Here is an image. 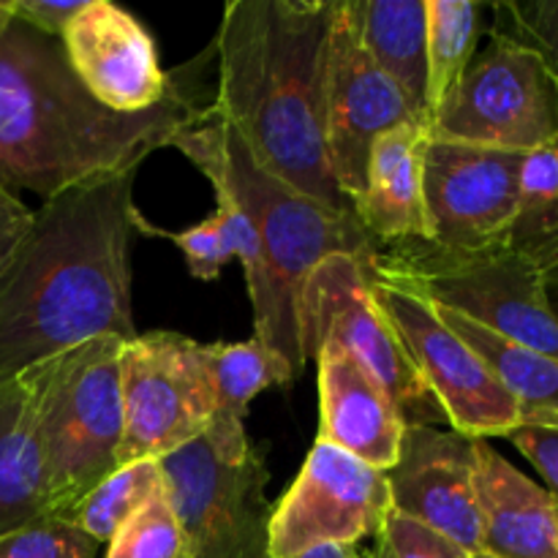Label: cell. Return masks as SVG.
<instances>
[{
  "instance_id": "cell-36",
  "label": "cell",
  "mask_w": 558,
  "mask_h": 558,
  "mask_svg": "<svg viewBox=\"0 0 558 558\" xmlns=\"http://www.w3.org/2000/svg\"><path fill=\"white\" fill-rule=\"evenodd\" d=\"M11 20H14V0H0V36L11 25Z\"/></svg>"
},
{
  "instance_id": "cell-1",
  "label": "cell",
  "mask_w": 558,
  "mask_h": 558,
  "mask_svg": "<svg viewBox=\"0 0 558 558\" xmlns=\"http://www.w3.org/2000/svg\"><path fill=\"white\" fill-rule=\"evenodd\" d=\"M140 167L60 191L0 276V376H16L90 338L134 341L131 243Z\"/></svg>"
},
{
  "instance_id": "cell-17",
  "label": "cell",
  "mask_w": 558,
  "mask_h": 558,
  "mask_svg": "<svg viewBox=\"0 0 558 558\" xmlns=\"http://www.w3.org/2000/svg\"><path fill=\"white\" fill-rule=\"evenodd\" d=\"M319 365V439L387 472L398 461L407 423L381 381L336 341L314 354Z\"/></svg>"
},
{
  "instance_id": "cell-29",
  "label": "cell",
  "mask_w": 558,
  "mask_h": 558,
  "mask_svg": "<svg viewBox=\"0 0 558 558\" xmlns=\"http://www.w3.org/2000/svg\"><path fill=\"white\" fill-rule=\"evenodd\" d=\"M140 232L153 234V238L172 240L183 251L189 272L194 278H199V281H216L223 267L232 259H238L232 238L227 232V223H223V218L218 213H210L205 221L185 229V232H163V229L153 227L145 218H140Z\"/></svg>"
},
{
  "instance_id": "cell-38",
  "label": "cell",
  "mask_w": 558,
  "mask_h": 558,
  "mask_svg": "<svg viewBox=\"0 0 558 558\" xmlns=\"http://www.w3.org/2000/svg\"><path fill=\"white\" fill-rule=\"evenodd\" d=\"M472 558H496V556H488V554H474Z\"/></svg>"
},
{
  "instance_id": "cell-33",
  "label": "cell",
  "mask_w": 558,
  "mask_h": 558,
  "mask_svg": "<svg viewBox=\"0 0 558 558\" xmlns=\"http://www.w3.org/2000/svg\"><path fill=\"white\" fill-rule=\"evenodd\" d=\"M33 221V210L20 199L16 194H11L9 189L0 185V276H3L5 265L14 256L16 245L22 243V238L27 234Z\"/></svg>"
},
{
  "instance_id": "cell-12",
  "label": "cell",
  "mask_w": 558,
  "mask_h": 558,
  "mask_svg": "<svg viewBox=\"0 0 558 558\" xmlns=\"http://www.w3.org/2000/svg\"><path fill=\"white\" fill-rule=\"evenodd\" d=\"M371 289L452 430L488 441V436H510L521 428L510 392L480 354L439 319L434 305L390 283L371 281Z\"/></svg>"
},
{
  "instance_id": "cell-22",
  "label": "cell",
  "mask_w": 558,
  "mask_h": 558,
  "mask_svg": "<svg viewBox=\"0 0 558 558\" xmlns=\"http://www.w3.org/2000/svg\"><path fill=\"white\" fill-rule=\"evenodd\" d=\"M439 319L466 341L515 401L521 425L558 430V360L518 347L452 311L434 305Z\"/></svg>"
},
{
  "instance_id": "cell-13",
  "label": "cell",
  "mask_w": 558,
  "mask_h": 558,
  "mask_svg": "<svg viewBox=\"0 0 558 558\" xmlns=\"http://www.w3.org/2000/svg\"><path fill=\"white\" fill-rule=\"evenodd\" d=\"M409 123L423 125L401 87L365 49L360 0H336L327 65V153L332 178L352 205L365 191L376 140Z\"/></svg>"
},
{
  "instance_id": "cell-28",
  "label": "cell",
  "mask_w": 558,
  "mask_h": 558,
  "mask_svg": "<svg viewBox=\"0 0 558 558\" xmlns=\"http://www.w3.org/2000/svg\"><path fill=\"white\" fill-rule=\"evenodd\" d=\"M98 545L82 529L47 515L0 537V558H96Z\"/></svg>"
},
{
  "instance_id": "cell-37",
  "label": "cell",
  "mask_w": 558,
  "mask_h": 558,
  "mask_svg": "<svg viewBox=\"0 0 558 558\" xmlns=\"http://www.w3.org/2000/svg\"><path fill=\"white\" fill-rule=\"evenodd\" d=\"M554 147H556V156H558V134H556V140H554ZM554 240L558 243V205H556V216H554Z\"/></svg>"
},
{
  "instance_id": "cell-30",
  "label": "cell",
  "mask_w": 558,
  "mask_h": 558,
  "mask_svg": "<svg viewBox=\"0 0 558 558\" xmlns=\"http://www.w3.org/2000/svg\"><path fill=\"white\" fill-rule=\"evenodd\" d=\"M363 558H472V554L434 529L390 512L376 534L374 550Z\"/></svg>"
},
{
  "instance_id": "cell-21",
  "label": "cell",
  "mask_w": 558,
  "mask_h": 558,
  "mask_svg": "<svg viewBox=\"0 0 558 558\" xmlns=\"http://www.w3.org/2000/svg\"><path fill=\"white\" fill-rule=\"evenodd\" d=\"M363 44L401 87L428 129V9L425 0H360Z\"/></svg>"
},
{
  "instance_id": "cell-6",
  "label": "cell",
  "mask_w": 558,
  "mask_h": 558,
  "mask_svg": "<svg viewBox=\"0 0 558 558\" xmlns=\"http://www.w3.org/2000/svg\"><path fill=\"white\" fill-rule=\"evenodd\" d=\"M120 338L101 336L27 368L47 461L52 512L60 518L118 472L123 441Z\"/></svg>"
},
{
  "instance_id": "cell-32",
  "label": "cell",
  "mask_w": 558,
  "mask_h": 558,
  "mask_svg": "<svg viewBox=\"0 0 558 558\" xmlns=\"http://www.w3.org/2000/svg\"><path fill=\"white\" fill-rule=\"evenodd\" d=\"M87 0H14V16L47 36L60 38Z\"/></svg>"
},
{
  "instance_id": "cell-26",
  "label": "cell",
  "mask_w": 558,
  "mask_h": 558,
  "mask_svg": "<svg viewBox=\"0 0 558 558\" xmlns=\"http://www.w3.org/2000/svg\"><path fill=\"white\" fill-rule=\"evenodd\" d=\"M107 558H183V532L167 490L120 526L109 539Z\"/></svg>"
},
{
  "instance_id": "cell-5",
  "label": "cell",
  "mask_w": 558,
  "mask_h": 558,
  "mask_svg": "<svg viewBox=\"0 0 558 558\" xmlns=\"http://www.w3.org/2000/svg\"><path fill=\"white\" fill-rule=\"evenodd\" d=\"M365 272L558 360V319L545 298L543 265L515 245L483 254H452L430 243L381 245Z\"/></svg>"
},
{
  "instance_id": "cell-20",
  "label": "cell",
  "mask_w": 558,
  "mask_h": 558,
  "mask_svg": "<svg viewBox=\"0 0 558 558\" xmlns=\"http://www.w3.org/2000/svg\"><path fill=\"white\" fill-rule=\"evenodd\" d=\"M52 512L47 461L27 371L0 376V537Z\"/></svg>"
},
{
  "instance_id": "cell-16",
  "label": "cell",
  "mask_w": 558,
  "mask_h": 558,
  "mask_svg": "<svg viewBox=\"0 0 558 558\" xmlns=\"http://www.w3.org/2000/svg\"><path fill=\"white\" fill-rule=\"evenodd\" d=\"M60 41L82 85L112 112H147L172 87L145 25L109 0H87Z\"/></svg>"
},
{
  "instance_id": "cell-23",
  "label": "cell",
  "mask_w": 558,
  "mask_h": 558,
  "mask_svg": "<svg viewBox=\"0 0 558 558\" xmlns=\"http://www.w3.org/2000/svg\"><path fill=\"white\" fill-rule=\"evenodd\" d=\"M207 368L216 390V414L245 420L251 401L270 385H289L294 371L259 338L238 343H207Z\"/></svg>"
},
{
  "instance_id": "cell-19",
  "label": "cell",
  "mask_w": 558,
  "mask_h": 558,
  "mask_svg": "<svg viewBox=\"0 0 558 558\" xmlns=\"http://www.w3.org/2000/svg\"><path fill=\"white\" fill-rule=\"evenodd\" d=\"M430 134L423 125H398L376 140L368 161L365 191L354 202V216L379 245L425 243L423 156Z\"/></svg>"
},
{
  "instance_id": "cell-18",
  "label": "cell",
  "mask_w": 558,
  "mask_h": 558,
  "mask_svg": "<svg viewBox=\"0 0 558 558\" xmlns=\"http://www.w3.org/2000/svg\"><path fill=\"white\" fill-rule=\"evenodd\" d=\"M477 505L483 554L496 558H558V501L477 439Z\"/></svg>"
},
{
  "instance_id": "cell-25",
  "label": "cell",
  "mask_w": 558,
  "mask_h": 558,
  "mask_svg": "<svg viewBox=\"0 0 558 558\" xmlns=\"http://www.w3.org/2000/svg\"><path fill=\"white\" fill-rule=\"evenodd\" d=\"M425 9H428V114L434 120L477 52L483 5L469 0H425Z\"/></svg>"
},
{
  "instance_id": "cell-8",
  "label": "cell",
  "mask_w": 558,
  "mask_h": 558,
  "mask_svg": "<svg viewBox=\"0 0 558 558\" xmlns=\"http://www.w3.org/2000/svg\"><path fill=\"white\" fill-rule=\"evenodd\" d=\"M325 341L352 352L387 390L409 425H447L445 409L414 371L401 338L379 308L365 265L354 256H327L300 292V343L314 360Z\"/></svg>"
},
{
  "instance_id": "cell-39",
  "label": "cell",
  "mask_w": 558,
  "mask_h": 558,
  "mask_svg": "<svg viewBox=\"0 0 558 558\" xmlns=\"http://www.w3.org/2000/svg\"><path fill=\"white\" fill-rule=\"evenodd\" d=\"M357 558H363V554H357Z\"/></svg>"
},
{
  "instance_id": "cell-10",
  "label": "cell",
  "mask_w": 558,
  "mask_h": 558,
  "mask_svg": "<svg viewBox=\"0 0 558 558\" xmlns=\"http://www.w3.org/2000/svg\"><path fill=\"white\" fill-rule=\"evenodd\" d=\"M120 398L118 469L134 461H161L196 441L218 412L207 343L163 330L123 343Z\"/></svg>"
},
{
  "instance_id": "cell-7",
  "label": "cell",
  "mask_w": 558,
  "mask_h": 558,
  "mask_svg": "<svg viewBox=\"0 0 558 558\" xmlns=\"http://www.w3.org/2000/svg\"><path fill=\"white\" fill-rule=\"evenodd\" d=\"M158 463L183 558H270V474L243 420L216 414L199 439Z\"/></svg>"
},
{
  "instance_id": "cell-4",
  "label": "cell",
  "mask_w": 558,
  "mask_h": 558,
  "mask_svg": "<svg viewBox=\"0 0 558 558\" xmlns=\"http://www.w3.org/2000/svg\"><path fill=\"white\" fill-rule=\"evenodd\" d=\"M169 145L183 153L213 191H227L254 223L265 256V298L254 308V336L281 354L300 376V292L327 256L347 254L365 265L381 248L357 216H341L308 199L259 167L216 104L185 125Z\"/></svg>"
},
{
  "instance_id": "cell-3",
  "label": "cell",
  "mask_w": 558,
  "mask_h": 558,
  "mask_svg": "<svg viewBox=\"0 0 558 558\" xmlns=\"http://www.w3.org/2000/svg\"><path fill=\"white\" fill-rule=\"evenodd\" d=\"M336 0H232L213 41V104L254 161L294 191L341 216L327 153V65Z\"/></svg>"
},
{
  "instance_id": "cell-9",
  "label": "cell",
  "mask_w": 558,
  "mask_h": 558,
  "mask_svg": "<svg viewBox=\"0 0 558 558\" xmlns=\"http://www.w3.org/2000/svg\"><path fill=\"white\" fill-rule=\"evenodd\" d=\"M430 140L532 153L558 134V87L532 49L490 33L428 129Z\"/></svg>"
},
{
  "instance_id": "cell-34",
  "label": "cell",
  "mask_w": 558,
  "mask_h": 558,
  "mask_svg": "<svg viewBox=\"0 0 558 558\" xmlns=\"http://www.w3.org/2000/svg\"><path fill=\"white\" fill-rule=\"evenodd\" d=\"M543 283L550 311H554V316L558 319V254L543 265Z\"/></svg>"
},
{
  "instance_id": "cell-15",
  "label": "cell",
  "mask_w": 558,
  "mask_h": 558,
  "mask_svg": "<svg viewBox=\"0 0 558 558\" xmlns=\"http://www.w3.org/2000/svg\"><path fill=\"white\" fill-rule=\"evenodd\" d=\"M392 512L483 554L477 505V439L436 425H409L398 461L387 469Z\"/></svg>"
},
{
  "instance_id": "cell-31",
  "label": "cell",
  "mask_w": 558,
  "mask_h": 558,
  "mask_svg": "<svg viewBox=\"0 0 558 558\" xmlns=\"http://www.w3.org/2000/svg\"><path fill=\"white\" fill-rule=\"evenodd\" d=\"M505 439H510L512 447L523 458H529V463L543 474V480L548 483V490L558 501V430L526 428V425H521V428H515Z\"/></svg>"
},
{
  "instance_id": "cell-14",
  "label": "cell",
  "mask_w": 558,
  "mask_h": 558,
  "mask_svg": "<svg viewBox=\"0 0 558 558\" xmlns=\"http://www.w3.org/2000/svg\"><path fill=\"white\" fill-rule=\"evenodd\" d=\"M392 512L387 474L316 441L298 480L272 507L270 558H298L325 545L376 537Z\"/></svg>"
},
{
  "instance_id": "cell-35",
  "label": "cell",
  "mask_w": 558,
  "mask_h": 558,
  "mask_svg": "<svg viewBox=\"0 0 558 558\" xmlns=\"http://www.w3.org/2000/svg\"><path fill=\"white\" fill-rule=\"evenodd\" d=\"M298 558H357V548H349V545H325V548L308 550V554Z\"/></svg>"
},
{
  "instance_id": "cell-24",
  "label": "cell",
  "mask_w": 558,
  "mask_h": 558,
  "mask_svg": "<svg viewBox=\"0 0 558 558\" xmlns=\"http://www.w3.org/2000/svg\"><path fill=\"white\" fill-rule=\"evenodd\" d=\"M163 490L161 463L158 461H134L120 466L118 472L109 474L104 483H98L90 494L82 496L60 521L82 529L90 534L96 543H107L120 532L129 518L145 505H150Z\"/></svg>"
},
{
  "instance_id": "cell-11",
  "label": "cell",
  "mask_w": 558,
  "mask_h": 558,
  "mask_svg": "<svg viewBox=\"0 0 558 558\" xmlns=\"http://www.w3.org/2000/svg\"><path fill=\"white\" fill-rule=\"evenodd\" d=\"M523 153L430 140L423 156L428 240L452 254L512 245Z\"/></svg>"
},
{
  "instance_id": "cell-2",
  "label": "cell",
  "mask_w": 558,
  "mask_h": 558,
  "mask_svg": "<svg viewBox=\"0 0 558 558\" xmlns=\"http://www.w3.org/2000/svg\"><path fill=\"white\" fill-rule=\"evenodd\" d=\"M213 54L207 47L174 69L158 107L123 114L82 85L60 38L14 16L0 36V185L47 202L74 185L142 167L213 104L205 85Z\"/></svg>"
},
{
  "instance_id": "cell-27",
  "label": "cell",
  "mask_w": 558,
  "mask_h": 558,
  "mask_svg": "<svg viewBox=\"0 0 558 558\" xmlns=\"http://www.w3.org/2000/svg\"><path fill=\"white\" fill-rule=\"evenodd\" d=\"M494 14L490 33L532 49L558 85V0H507Z\"/></svg>"
}]
</instances>
